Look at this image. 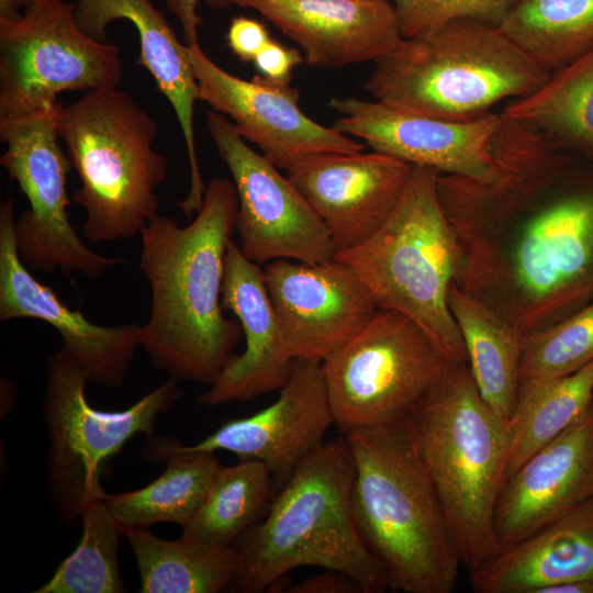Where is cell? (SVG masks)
Masks as SVG:
<instances>
[{
  "instance_id": "1",
  "label": "cell",
  "mask_w": 593,
  "mask_h": 593,
  "mask_svg": "<svg viewBox=\"0 0 593 593\" xmlns=\"http://www.w3.org/2000/svg\"><path fill=\"white\" fill-rule=\"evenodd\" d=\"M484 176H438L454 284L523 335L593 301V159L500 113Z\"/></svg>"
},
{
  "instance_id": "2",
  "label": "cell",
  "mask_w": 593,
  "mask_h": 593,
  "mask_svg": "<svg viewBox=\"0 0 593 593\" xmlns=\"http://www.w3.org/2000/svg\"><path fill=\"white\" fill-rule=\"evenodd\" d=\"M237 204L233 180L215 178L190 224L157 213L139 233V269L152 294L141 346L156 368L179 381L212 384L243 336L221 301Z\"/></svg>"
},
{
  "instance_id": "3",
  "label": "cell",
  "mask_w": 593,
  "mask_h": 593,
  "mask_svg": "<svg viewBox=\"0 0 593 593\" xmlns=\"http://www.w3.org/2000/svg\"><path fill=\"white\" fill-rule=\"evenodd\" d=\"M343 435L355 466V523L383 568L389 588L450 593L461 562L419 454L411 414Z\"/></svg>"
},
{
  "instance_id": "4",
  "label": "cell",
  "mask_w": 593,
  "mask_h": 593,
  "mask_svg": "<svg viewBox=\"0 0 593 593\" xmlns=\"http://www.w3.org/2000/svg\"><path fill=\"white\" fill-rule=\"evenodd\" d=\"M354 475V460L344 435L309 454L282 485L267 516L235 544L238 571L230 591H269L302 566L343 572L363 593L390 589L383 568L355 523Z\"/></svg>"
},
{
  "instance_id": "5",
  "label": "cell",
  "mask_w": 593,
  "mask_h": 593,
  "mask_svg": "<svg viewBox=\"0 0 593 593\" xmlns=\"http://www.w3.org/2000/svg\"><path fill=\"white\" fill-rule=\"evenodd\" d=\"M461 566L495 553L493 522L506 480L507 423L483 400L468 363H450L411 413Z\"/></svg>"
},
{
  "instance_id": "6",
  "label": "cell",
  "mask_w": 593,
  "mask_h": 593,
  "mask_svg": "<svg viewBox=\"0 0 593 593\" xmlns=\"http://www.w3.org/2000/svg\"><path fill=\"white\" fill-rule=\"evenodd\" d=\"M374 64L365 85L374 100L454 122L527 97L550 76L497 25L472 19L403 38Z\"/></svg>"
},
{
  "instance_id": "7",
  "label": "cell",
  "mask_w": 593,
  "mask_h": 593,
  "mask_svg": "<svg viewBox=\"0 0 593 593\" xmlns=\"http://www.w3.org/2000/svg\"><path fill=\"white\" fill-rule=\"evenodd\" d=\"M58 132L81 183L72 201L86 211L83 237L105 243L141 233L158 213L156 189L168 168L154 148L155 119L119 87L103 88L60 104Z\"/></svg>"
},
{
  "instance_id": "8",
  "label": "cell",
  "mask_w": 593,
  "mask_h": 593,
  "mask_svg": "<svg viewBox=\"0 0 593 593\" xmlns=\"http://www.w3.org/2000/svg\"><path fill=\"white\" fill-rule=\"evenodd\" d=\"M438 176L433 168L413 165L398 204L381 227L334 258L357 273L378 309L407 316L451 363H468L448 305L458 250L440 202Z\"/></svg>"
},
{
  "instance_id": "9",
  "label": "cell",
  "mask_w": 593,
  "mask_h": 593,
  "mask_svg": "<svg viewBox=\"0 0 593 593\" xmlns=\"http://www.w3.org/2000/svg\"><path fill=\"white\" fill-rule=\"evenodd\" d=\"M87 378L57 350L47 361L43 416L48 434L47 492L55 516L69 527L86 505L105 494L101 478L109 461L133 436L154 433L159 415L181 398L170 378L128 409L105 412L86 399Z\"/></svg>"
},
{
  "instance_id": "10",
  "label": "cell",
  "mask_w": 593,
  "mask_h": 593,
  "mask_svg": "<svg viewBox=\"0 0 593 593\" xmlns=\"http://www.w3.org/2000/svg\"><path fill=\"white\" fill-rule=\"evenodd\" d=\"M450 363L412 320L378 309L321 362L336 426L344 434L407 416Z\"/></svg>"
},
{
  "instance_id": "11",
  "label": "cell",
  "mask_w": 593,
  "mask_h": 593,
  "mask_svg": "<svg viewBox=\"0 0 593 593\" xmlns=\"http://www.w3.org/2000/svg\"><path fill=\"white\" fill-rule=\"evenodd\" d=\"M76 3L34 0L23 8L0 0V116L54 107L66 91L118 88V46L85 34Z\"/></svg>"
},
{
  "instance_id": "12",
  "label": "cell",
  "mask_w": 593,
  "mask_h": 593,
  "mask_svg": "<svg viewBox=\"0 0 593 593\" xmlns=\"http://www.w3.org/2000/svg\"><path fill=\"white\" fill-rule=\"evenodd\" d=\"M60 103L30 113L0 116L7 144L0 164L15 180L29 208L15 219L18 253L34 271L94 279L121 260L91 250L70 223L67 181L70 160L58 143Z\"/></svg>"
},
{
  "instance_id": "13",
  "label": "cell",
  "mask_w": 593,
  "mask_h": 593,
  "mask_svg": "<svg viewBox=\"0 0 593 593\" xmlns=\"http://www.w3.org/2000/svg\"><path fill=\"white\" fill-rule=\"evenodd\" d=\"M206 125L236 189L235 231L242 253L257 265L277 259L305 264L333 259L335 249L326 225L290 178L254 150L225 115L209 111Z\"/></svg>"
},
{
  "instance_id": "14",
  "label": "cell",
  "mask_w": 593,
  "mask_h": 593,
  "mask_svg": "<svg viewBox=\"0 0 593 593\" xmlns=\"http://www.w3.org/2000/svg\"><path fill=\"white\" fill-rule=\"evenodd\" d=\"M199 101L225 115L239 135L257 145L276 167L288 170L311 156L356 153L363 144L336 127L303 113L299 91L260 75L251 80L234 76L214 63L199 43L188 46Z\"/></svg>"
},
{
  "instance_id": "15",
  "label": "cell",
  "mask_w": 593,
  "mask_h": 593,
  "mask_svg": "<svg viewBox=\"0 0 593 593\" xmlns=\"http://www.w3.org/2000/svg\"><path fill=\"white\" fill-rule=\"evenodd\" d=\"M34 318L53 326L61 337L58 349L88 382L118 388L123 384L142 325L100 326L71 310L21 260L15 238L14 201L0 206V320Z\"/></svg>"
},
{
  "instance_id": "16",
  "label": "cell",
  "mask_w": 593,
  "mask_h": 593,
  "mask_svg": "<svg viewBox=\"0 0 593 593\" xmlns=\"http://www.w3.org/2000/svg\"><path fill=\"white\" fill-rule=\"evenodd\" d=\"M264 277L293 359L321 363L378 310L357 273L335 258L277 259L266 264Z\"/></svg>"
},
{
  "instance_id": "17",
  "label": "cell",
  "mask_w": 593,
  "mask_h": 593,
  "mask_svg": "<svg viewBox=\"0 0 593 593\" xmlns=\"http://www.w3.org/2000/svg\"><path fill=\"white\" fill-rule=\"evenodd\" d=\"M329 107L340 115L334 125L338 131L411 165L469 177L484 176L491 167V143L500 113L454 122L378 100L333 98Z\"/></svg>"
},
{
  "instance_id": "18",
  "label": "cell",
  "mask_w": 593,
  "mask_h": 593,
  "mask_svg": "<svg viewBox=\"0 0 593 593\" xmlns=\"http://www.w3.org/2000/svg\"><path fill=\"white\" fill-rule=\"evenodd\" d=\"M413 165L384 153H329L287 170L326 225L335 253L359 246L398 204Z\"/></svg>"
},
{
  "instance_id": "19",
  "label": "cell",
  "mask_w": 593,
  "mask_h": 593,
  "mask_svg": "<svg viewBox=\"0 0 593 593\" xmlns=\"http://www.w3.org/2000/svg\"><path fill=\"white\" fill-rule=\"evenodd\" d=\"M333 424L321 363L295 359L288 382L272 404L250 416L225 422L187 448L226 450L240 460L261 461L282 486L295 467L324 444Z\"/></svg>"
},
{
  "instance_id": "20",
  "label": "cell",
  "mask_w": 593,
  "mask_h": 593,
  "mask_svg": "<svg viewBox=\"0 0 593 593\" xmlns=\"http://www.w3.org/2000/svg\"><path fill=\"white\" fill-rule=\"evenodd\" d=\"M591 497L593 399L572 425L505 480L493 522L496 553Z\"/></svg>"
},
{
  "instance_id": "21",
  "label": "cell",
  "mask_w": 593,
  "mask_h": 593,
  "mask_svg": "<svg viewBox=\"0 0 593 593\" xmlns=\"http://www.w3.org/2000/svg\"><path fill=\"white\" fill-rule=\"evenodd\" d=\"M222 306L237 317L245 350L234 355L209 389L197 400L206 406L248 401L281 390L294 360L269 296L264 269L249 260L231 240L224 259Z\"/></svg>"
},
{
  "instance_id": "22",
  "label": "cell",
  "mask_w": 593,
  "mask_h": 593,
  "mask_svg": "<svg viewBox=\"0 0 593 593\" xmlns=\"http://www.w3.org/2000/svg\"><path fill=\"white\" fill-rule=\"evenodd\" d=\"M259 12L295 42L311 67L373 60L403 40L393 2L384 0H231Z\"/></svg>"
},
{
  "instance_id": "23",
  "label": "cell",
  "mask_w": 593,
  "mask_h": 593,
  "mask_svg": "<svg viewBox=\"0 0 593 593\" xmlns=\"http://www.w3.org/2000/svg\"><path fill=\"white\" fill-rule=\"evenodd\" d=\"M75 19L85 34L98 41H105L107 29L115 20L125 19L135 26L139 37L135 63L150 74L172 107L184 138L190 187L177 206L191 216L201 209L206 186L195 147L193 113L199 90L188 45L179 42L164 13L150 0H78Z\"/></svg>"
},
{
  "instance_id": "24",
  "label": "cell",
  "mask_w": 593,
  "mask_h": 593,
  "mask_svg": "<svg viewBox=\"0 0 593 593\" xmlns=\"http://www.w3.org/2000/svg\"><path fill=\"white\" fill-rule=\"evenodd\" d=\"M593 578V497L499 551L470 573L475 593H541Z\"/></svg>"
},
{
  "instance_id": "25",
  "label": "cell",
  "mask_w": 593,
  "mask_h": 593,
  "mask_svg": "<svg viewBox=\"0 0 593 593\" xmlns=\"http://www.w3.org/2000/svg\"><path fill=\"white\" fill-rule=\"evenodd\" d=\"M143 456L165 462L164 473L148 485L109 494L104 501L121 527H148L167 522L184 527L205 501L220 467L215 451L190 450L167 437H149Z\"/></svg>"
},
{
  "instance_id": "26",
  "label": "cell",
  "mask_w": 593,
  "mask_h": 593,
  "mask_svg": "<svg viewBox=\"0 0 593 593\" xmlns=\"http://www.w3.org/2000/svg\"><path fill=\"white\" fill-rule=\"evenodd\" d=\"M448 305L481 396L507 423L519 389L524 335L454 283L448 292Z\"/></svg>"
},
{
  "instance_id": "27",
  "label": "cell",
  "mask_w": 593,
  "mask_h": 593,
  "mask_svg": "<svg viewBox=\"0 0 593 593\" xmlns=\"http://www.w3.org/2000/svg\"><path fill=\"white\" fill-rule=\"evenodd\" d=\"M136 560L142 593H219L238 571L235 546H215L180 536L165 540L147 527H121Z\"/></svg>"
},
{
  "instance_id": "28",
  "label": "cell",
  "mask_w": 593,
  "mask_h": 593,
  "mask_svg": "<svg viewBox=\"0 0 593 593\" xmlns=\"http://www.w3.org/2000/svg\"><path fill=\"white\" fill-rule=\"evenodd\" d=\"M502 113L593 159V47L535 92L511 100Z\"/></svg>"
},
{
  "instance_id": "29",
  "label": "cell",
  "mask_w": 593,
  "mask_h": 593,
  "mask_svg": "<svg viewBox=\"0 0 593 593\" xmlns=\"http://www.w3.org/2000/svg\"><path fill=\"white\" fill-rule=\"evenodd\" d=\"M593 399V360L563 377L519 382L507 422L506 479L533 454L550 443L588 409Z\"/></svg>"
},
{
  "instance_id": "30",
  "label": "cell",
  "mask_w": 593,
  "mask_h": 593,
  "mask_svg": "<svg viewBox=\"0 0 593 593\" xmlns=\"http://www.w3.org/2000/svg\"><path fill=\"white\" fill-rule=\"evenodd\" d=\"M499 27L552 74L593 47V0H516Z\"/></svg>"
},
{
  "instance_id": "31",
  "label": "cell",
  "mask_w": 593,
  "mask_h": 593,
  "mask_svg": "<svg viewBox=\"0 0 593 593\" xmlns=\"http://www.w3.org/2000/svg\"><path fill=\"white\" fill-rule=\"evenodd\" d=\"M272 474L258 460L219 467L200 510L181 536L215 546H235L261 518L272 491Z\"/></svg>"
},
{
  "instance_id": "32",
  "label": "cell",
  "mask_w": 593,
  "mask_h": 593,
  "mask_svg": "<svg viewBox=\"0 0 593 593\" xmlns=\"http://www.w3.org/2000/svg\"><path fill=\"white\" fill-rule=\"evenodd\" d=\"M83 533L75 551L34 593H120L125 586L118 549L122 528L104 495L89 502L81 516Z\"/></svg>"
},
{
  "instance_id": "33",
  "label": "cell",
  "mask_w": 593,
  "mask_h": 593,
  "mask_svg": "<svg viewBox=\"0 0 593 593\" xmlns=\"http://www.w3.org/2000/svg\"><path fill=\"white\" fill-rule=\"evenodd\" d=\"M593 360V301L523 336L521 381L571 374Z\"/></svg>"
},
{
  "instance_id": "34",
  "label": "cell",
  "mask_w": 593,
  "mask_h": 593,
  "mask_svg": "<svg viewBox=\"0 0 593 593\" xmlns=\"http://www.w3.org/2000/svg\"><path fill=\"white\" fill-rule=\"evenodd\" d=\"M516 0H395L403 38L458 19L500 25Z\"/></svg>"
},
{
  "instance_id": "35",
  "label": "cell",
  "mask_w": 593,
  "mask_h": 593,
  "mask_svg": "<svg viewBox=\"0 0 593 593\" xmlns=\"http://www.w3.org/2000/svg\"><path fill=\"white\" fill-rule=\"evenodd\" d=\"M226 38L230 48L237 58L243 61H253L272 37L264 23L253 18L239 15L232 19Z\"/></svg>"
},
{
  "instance_id": "36",
  "label": "cell",
  "mask_w": 593,
  "mask_h": 593,
  "mask_svg": "<svg viewBox=\"0 0 593 593\" xmlns=\"http://www.w3.org/2000/svg\"><path fill=\"white\" fill-rule=\"evenodd\" d=\"M302 61L299 49L286 47L273 38L253 60L260 76L278 83H290L293 69Z\"/></svg>"
},
{
  "instance_id": "37",
  "label": "cell",
  "mask_w": 593,
  "mask_h": 593,
  "mask_svg": "<svg viewBox=\"0 0 593 593\" xmlns=\"http://www.w3.org/2000/svg\"><path fill=\"white\" fill-rule=\"evenodd\" d=\"M288 593H363L361 586L349 575L325 570L323 573L291 584L284 590Z\"/></svg>"
},
{
  "instance_id": "38",
  "label": "cell",
  "mask_w": 593,
  "mask_h": 593,
  "mask_svg": "<svg viewBox=\"0 0 593 593\" xmlns=\"http://www.w3.org/2000/svg\"><path fill=\"white\" fill-rule=\"evenodd\" d=\"M201 0H166L168 10L176 16L182 29L186 45L199 43L202 18L198 13Z\"/></svg>"
},
{
  "instance_id": "39",
  "label": "cell",
  "mask_w": 593,
  "mask_h": 593,
  "mask_svg": "<svg viewBox=\"0 0 593 593\" xmlns=\"http://www.w3.org/2000/svg\"><path fill=\"white\" fill-rule=\"evenodd\" d=\"M541 593H593V578L559 583L542 590Z\"/></svg>"
},
{
  "instance_id": "40",
  "label": "cell",
  "mask_w": 593,
  "mask_h": 593,
  "mask_svg": "<svg viewBox=\"0 0 593 593\" xmlns=\"http://www.w3.org/2000/svg\"><path fill=\"white\" fill-rule=\"evenodd\" d=\"M206 4L211 8L217 9V8H225L231 4V0H204Z\"/></svg>"
},
{
  "instance_id": "41",
  "label": "cell",
  "mask_w": 593,
  "mask_h": 593,
  "mask_svg": "<svg viewBox=\"0 0 593 593\" xmlns=\"http://www.w3.org/2000/svg\"><path fill=\"white\" fill-rule=\"evenodd\" d=\"M13 1L20 9H23L24 7H26L27 4H30L34 0H13Z\"/></svg>"
},
{
  "instance_id": "42",
  "label": "cell",
  "mask_w": 593,
  "mask_h": 593,
  "mask_svg": "<svg viewBox=\"0 0 593 593\" xmlns=\"http://www.w3.org/2000/svg\"><path fill=\"white\" fill-rule=\"evenodd\" d=\"M384 1H390V2H394L395 0H384Z\"/></svg>"
}]
</instances>
